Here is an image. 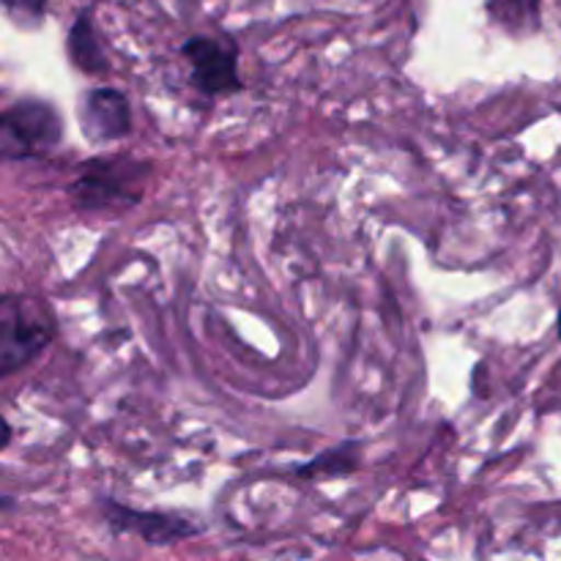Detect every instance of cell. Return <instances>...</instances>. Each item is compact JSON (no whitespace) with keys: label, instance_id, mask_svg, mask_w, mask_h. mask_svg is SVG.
Masks as SVG:
<instances>
[{"label":"cell","instance_id":"1","mask_svg":"<svg viewBox=\"0 0 561 561\" xmlns=\"http://www.w3.org/2000/svg\"><path fill=\"white\" fill-rule=\"evenodd\" d=\"M55 316L47 301L9 294L0 301V370H25L55 337Z\"/></svg>","mask_w":561,"mask_h":561},{"label":"cell","instance_id":"2","mask_svg":"<svg viewBox=\"0 0 561 561\" xmlns=\"http://www.w3.org/2000/svg\"><path fill=\"white\" fill-rule=\"evenodd\" d=\"M146 175L148 164L131 159H88L69 192L82 211H124L140 201Z\"/></svg>","mask_w":561,"mask_h":561},{"label":"cell","instance_id":"3","mask_svg":"<svg viewBox=\"0 0 561 561\" xmlns=\"http://www.w3.org/2000/svg\"><path fill=\"white\" fill-rule=\"evenodd\" d=\"M64 140V121L44 99H20L0 115L3 159H38L53 153Z\"/></svg>","mask_w":561,"mask_h":561},{"label":"cell","instance_id":"4","mask_svg":"<svg viewBox=\"0 0 561 561\" xmlns=\"http://www.w3.org/2000/svg\"><path fill=\"white\" fill-rule=\"evenodd\" d=\"M181 55L192 66V85L206 96L241 91L239 47L230 38L192 36L181 44Z\"/></svg>","mask_w":561,"mask_h":561},{"label":"cell","instance_id":"5","mask_svg":"<svg viewBox=\"0 0 561 561\" xmlns=\"http://www.w3.org/2000/svg\"><path fill=\"white\" fill-rule=\"evenodd\" d=\"M104 520L113 531L121 535H137L148 546H173V542L190 540L201 535V526L192 518L179 513H146V510L124 507L115 499H102L99 502Z\"/></svg>","mask_w":561,"mask_h":561},{"label":"cell","instance_id":"6","mask_svg":"<svg viewBox=\"0 0 561 561\" xmlns=\"http://www.w3.org/2000/svg\"><path fill=\"white\" fill-rule=\"evenodd\" d=\"M80 126L93 142L124 140L131 131L129 99L115 88H91L80 99Z\"/></svg>","mask_w":561,"mask_h":561},{"label":"cell","instance_id":"7","mask_svg":"<svg viewBox=\"0 0 561 561\" xmlns=\"http://www.w3.org/2000/svg\"><path fill=\"white\" fill-rule=\"evenodd\" d=\"M66 49H69L71 64L80 71H85V75H104L107 71V55H104L102 44H99L91 9H82L77 14L75 25L69 27V36H66Z\"/></svg>","mask_w":561,"mask_h":561},{"label":"cell","instance_id":"8","mask_svg":"<svg viewBox=\"0 0 561 561\" xmlns=\"http://www.w3.org/2000/svg\"><path fill=\"white\" fill-rule=\"evenodd\" d=\"M542 0H485L488 16L510 36H531L540 31Z\"/></svg>","mask_w":561,"mask_h":561},{"label":"cell","instance_id":"9","mask_svg":"<svg viewBox=\"0 0 561 561\" xmlns=\"http://www.w3.org/2000/svg\"><path fill=\"white\" fill-rule=\"evenodd\" d=\"M359 458H362V444L343 442L337 444V447L318 455L312 463L299 466L296 474L307 477V480H334V477H345L351 474V471L359 469Z\"/></svg>","mask_w":561,"mask_h":561},{"label":"cell","instance_id":"10","mask_svg":"<svg viewBox=\"0 0 561 561\" xmlns=\"http://www.w3.org/2000/svg\"><path fill=\"white\" fill-rule=\"evenodd\" d=\"M47 3L49 0H3V9L16 25L36 27L47 14Z\"/></svg>","mask_w":561,"mask_h":561},{"label":"cell","instance_id":"11","mask_svg":"<svg viewBox=\"0 0 561 561\" xmlns=\"http://www.w3.org/2000/svg\"><path fill=\"white\" fill-rule=\"evenodd\" d=\"M557 329H559V337H561V312H559V323H557Z\"/></svg>","mask_w":561,"mask_h":561}]
</instances>
